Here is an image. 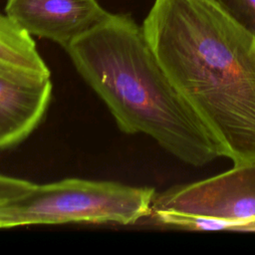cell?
Returning <instances> with one entry per match:
<instances>
[{
    "label": "cell",
    "instance_id": "obj_1",
    "mask_svg": "<svg viewBox=\"0 0 255 255\" xmlns=\"http://www.w3.org/2000/svg\"><path fill=\"white\" fill-rule=\"evenodd\" d=\"M141 28L223 155L255 162V35L215 0H154Z\"/></svg>",
    "mask_w": 255,
    "mask_h": 255
},
{
    "label": "cell",
    "instance_id": "obj_2",
    "mask_svg": "<svg viewBox=\"0 0 255 255\" xmlns=\"http://www.w3.org/2000/svg\"><path fill=\"white\" fill-rule=\"evenodd\" d=\"M65 49L123 132L144 133L194 166L224 156L216 137L170 82L142 28L129 15L110 13Z\"/></svg>",
    "mask_w": 255,
    "mask_h": 255
},
{
    "label": "cell",
    "instance_id": "obj_3",
    "mask_svg": "<svg viewBox=\"0 0 255 255\" xmlns=\"http://www.w3.org/2000/svg\"><path fill=\"white\" fill-rule=\"evenodd\" d=\"M155 190L115 181L65 178L37 184L0 205V228L65 223L133 224L149 216Z\"/></svg>",
    "mask_w": 255,
    "mask_h": 255
},
{
    "label": "cell",
    "instance_id": "obj_4",
    "mask_svg": "<svg viewBox=\"0 0 255 255\" xmlns=\"http://www.w3.org/2000/svg\"><path fill=\"white\" fill-rule=\"evenodd\" d=\"M157 210L255 225V162L155 193L151 211Z\"/></svg>",
    "mask_w": 255,
    "mask_h": 255
},
{
    "label": "cell",
    "instance_id": "obj_5",
    "mask_svg": "<svg viewBox=\"0 0 255 255\" xmlns=\"http://www.w3.org/2000/svg\"><path fill=\"white\" fill-rule=\"evenodd\" d=\"M5 12L30 36L64 48L110 15L97 0H7Z\"/></svg>",
    "mask_w": 255,
    "mask_h": 255
},
{
    "label": "cell",
    "instance_id": "obj_6",
    "mask_svg": "<svg viewBox=\"0 0 255 255\" xmlns=\"http://www.w3.org/2000/svg\"><path fill=\"white\" fill-rule=\"evenodd\" d=\"M52 98L51 79L22 84L0 77V149L25 140L43 121Z\"/></svg>",
    "mask_w": 255,
    "mask_h": 255
},
{
    "label": "cell",
    "instance_id": "obj_7",
    "mask_svg": "<svg viewBox=\"0 0 255 255\" xmlns=\"http://www.w3.org/2000/svg\"><path fill=\"white\" fill-rule=\"evenodd\" d=\"M0 77L22 84H37L51 77L32 36L1 12Z\"/></svg>",
    "mask_w": 255,
    "mask_h": 255
},
{
    "label": "cell",
    "instance_id": "obj_8",
    "mask_svg": "<svg viewBox=\"0 0 255 255\" xmlns=\"http://www.w3.org/2000/svg\"><path fill=\"white\" fill-rule=\"evenodd\" d=\"M150 215L159 223L188 230L198 231H218V230H234V231H255V225L241 222L228 221L211 217H204L189 213L176 211H151Z\"/></svg>",
    "mask_w": 255,
    "mask_h": 255
},
{
    "label": "cell",
    "instance_id": "obj_9",
    "mask_svg": "<svg viewBox=\"0 0 255 255\" xmlns=\"http://www.w3.org/2000/svg\"><path fill=\"white\" fill-rule=\"evenodd\" d=\"M229 15L255 35V0H215Z\"/></svg>",
    "mask_w": 255,
    "mask_h": 255
},
{
    "label": "cell",
    "instance_id": "obj_10",
    "mask_svg": "<svg viewBox=\"0 0 255 255\" xmlns=\"http://www.w3.org/2000/svg\"><path fill=\"white\" fill-rule=\"evenodd\" d=\"M34 182L0 173V205L27 192Z\"/></svg>",
    "mask_w": 255,
    "mask_h": 255
}]
</instances>
